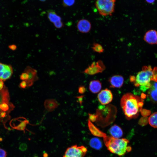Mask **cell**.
Returning <instances> with one entry per match:
<instances>
[{
	"label": "cell",
	"mask_w": 157,
	"mask_h": 157,
	"mask_svg": "<svg viewBox=\"0 0 157 157\" xmlns=\"http://www.w3.org/2000/svg\"><path fill=\"white\" fill-rule=\"evenodd\" d=\"M120 104L124 113L128 119L137 117L143 105L142 99L139 97L130 93L123 96Z\"/></svg>",
	"instance_id": "1"
},
{
	"label": "cell",
	"mask_w": 157,
	"mask_h": 157,
	"mask_svg": "<svg viewBox=\"0 0 157 157\" xmlns=\"http://www.w3.org/2000/svg\"><path fill=\"white\" fill-rule=\"evenodd\" d=\"M151 81L157 82V67L152 69L150 66H144L135 77L134 82L135 86H140L141 89L144 91L150 88Z\"/></svg>",
	"instance_id": "2"
},
{
	"label": "cell",
	"mask_w": 157,
	"mask_h": 157,
	"mask_svg": "<svg viewBox=\"0 0 157 157\" xmlns=\"http://www.w3.org/2000/svg\"><path fill=\"white\" fill-rule=\"evenodd\" d=\"M7 155L6 151L0 148V157H6Z\"/></svg>",
	"instance_id": "25"
},
{
	"label": "cell",
	"mask_w": 157,
	"mask_h": 157,
	"mask_svg": "<svg viewBox=\"0 0 157 157\" xmlns=\"http://www.w3.org/2000/svg\"><path fill=\"white\" fill-rule=\"evenodd\" d=\"M89 119L92 122L94 121L96 119L95 116H94V115H93L90 114H89Z\"/></svg>",
	"instance_id": "30"
},
{
	"label": "cell",
	"mask_w": 157,
	"mask_h": 157,
	"mask_svg": "<svg viewBox=\"0 0 157 157\" xmlns=\"http://www.w3.org/2000/svg\"><path fill=\"white\" fill-rule=\"evenodd\" d=\"M149 122L151 126L157 128V112L153 113L149 116Z\"/></svg>",
	"instance_id": "20"
},
{
	"label": "cell",
	"mask_w": 157,
	"mask_h": 157,
	"mask_svg": "<svg viewBox=\"0 0 157 157\" xmlns=\"http://www.w3.org/2000/svg\"><path fill=\"white\" fill-rule=\"evenodd\" d=\"M20 86L22 88H25L27 87L26 82L24 81H22L20 84Z\"/></svg>",
	"instance_id": "28"
},
{
	"label": "cell",
	"mask_w": 157,
	"mask_h": 157,
	"mask_svg": "<svg viewBox=\"0 0 157 157\" xmlns=\"http://www.w3.org/2000/svg\"><path fill=\"white\" fill-rule=\"evenodd\" d=\"M28 74L25 72H24L20 76V79L22 81H26L28 80Z\"/></svg>",
	"instance_id": "23"
},
{
	"label": "cell",
	"mask_w": 157,
	"mask_h": 157,
	"mask_svg": "<svg viewBox=\"0 0 157 157\" xmlns=\"http://www.w3.org/2000/svg\"><path fill=\"white\" fill-rule=\"evenodd\" d=\"M90 146L96 150L100 149L102 147V143L101 140L97 138L91 139L89 142Z\"/></svg>",
	"instance_id": "18"
},
{
	"label": "cell",
	"mask_w": 157,
	"mask_h": 157,
	"mask_svg": "<svg viewBox=\"0 0 157 157\" xmlns=\"http://www.w3.org/2000/svg\"><path fill=\"white\" fill-rule=\"evenodd\" d=\"M75 2V0H63V4L65 7L72 6Z\"/></svg>",
	"instance_id": "22"
},
{
	"label": "cell",
	"mask_w": 157,
	"mask_h": 157,
	"mask_svg": "<svg viewBox=\"0 0 157 157\" xmlns=\"http://www.w3.org/2000/svg\"><path fill=\"white\" fill-rule=\"evenodd\" d=\"M43 157H48V154L47 153H44L43 154Z\"/></svg>",
	"instance_id": "34"
},
{
	"label": "cell",
	"mask_w": 157,
	"mask_h": 157,
	"mask_svg": "<svg viewBox=\"0 0 157 157\" xmlns=\"http://www.w3.org/2000/svg\"><path fill=\"white\" fill-rule=\"evenodd\" d=\"M147 3L150 4H153L154 3L155 0H145Z\"/></svg>",
	"instance_id": "33"
},
{
	"label": "cell",
	"mask_w": 157,
	"mask_h": 157,
	"mask_svg": "<svg viewBox=\"0 0 157 157\" xmlns=\"http://www.w3.org/2000/svg\"><path fill=\"white\" fill-rule=\"evenodd\" d=\"M44 105L45 108L48 111L51 112L57 108L58 103L55 99H49L45 101Z\"/></svg>",
	"instance_id": "15"
},
{
	"label": "cell",
	"mask_w": 157,
	"mask_h": 157,
	"mask_svg": "<svg viewBox=\"0 0 157 157\" xmlns=\"http://www.w3.org/2000/svg\"><path fill=\"white\" fill-rule=\"evenodd\" d=\"M9 48L12 50H15L16 49L17 46L15 44H11L9 46Z\"/></svg>",
	"instance_id": "31"
},
{
	"label": "cell",
	"mask_w": 157,
	"mask_h": 157,
	"mask_svg": "<svg viewBox=\"0 0 157 157\" xmlns=\"http://www.w3.org/2000/svg\"><path fill=\"white\" fill-rule=\"evenodd\" d=\"M104 142L107 149L111 152L119 156L124 155L126 152H130L131 147L127 146L129 140L125 138H116L112 136H106L103 138Z\"/></svg>",
	"instance_id": "3"
},
{
	"label": "cell",
	"mask_w": 157,
	"mask_h": 157,
	"mask_svg": "<svg viewBox=\"0 0 157 157\" xmlns=\"http://www.w3.org/2000/svg\"><path fill=\"white\" fill-rule=\"evenodd\" d=\"M149 94L151 99L154 101H157V82H155L149 88Z\"/></svg>",
	"instance_id": "19"
},
{
	"label": "cell",
	"mask_w": 157,
	"mask_h": 157,
	"mask_svg": "<svg viewBox=\"0 0 157 157\" xmlns=\"http://www.w3.org/2000/svg\"><path fill=\"white\" fill-rule=\"evenodd\" d=\"M109 132L111 136L116 138H120L123 135V132L121 128L116 124L113 125L110 128Z\"/></svg>",
	"instance_id": "14"
},
{
	"label": "cell",
	"mask_w": 157,
	"mask_h": 157,
	"mask_svg": "<svg viewBox=\"0 0 157 157\" xmlns=\"http://www.w3.org/2000/svg\"><path fill=\"white\" fill-rule=\"evenodd\" d=\"M86 91V89L83 86H80L78 88V92L81 94H83Z\"/></svg>",
	"instance_id": "26"
},
{
	"label": "cell",
	"mask_w": 157,
	"mask_h": 157,
	"mask_svg": "<svg viewBox=\"0 0 157 157\" xmlns=\"http://www.w3.org/2000/svg\"><path fill=\"white\" fill-rule=\"evenodd\" d=\"M47 15L49 20L53 24L61 21V17L57 15L55 11L53 10H49L47 12Z\"/></svg>",
	"instance_id": "17"
},
{
	"label": "cell",
	"mask_w": 157,
	"mask_h": 157,
	"mask_svg": "<svg viewBox=\"0 0 157 157\" xmlns=\"http://www.w3.org/2000/svg\"><path fill=\"white\" fill-rule=\"evenodd\" d=\"M40 1H45L46 0H39Z\"/></svg>",
	"instance_id": "35"
},
{
	"label": "cell",
	"mask_w": 157,
	"mask_h": 157,
	"mask_svg": "<svg viewBox=\"0 0 157 157\" xmlns=\"http://www.w3.org/2000/svg\"><path fill=\"white\" fill-rule=\"evenodd\" d=\"M4 86L3 81L0 80V90H3Z\"/></svg>",
	"instance_id": "32"
},
{
	"label": "cell",
	"mask_w": 157,
	"mask_h": 157,
	"mask_svg": "<svg viewBox=\"0 0 157 157\" xmlns=\"http://www.w3.org/2000/svg\"><path fill=\"white\" fill-rule=\"evenodd\" d=\"M116 0H96L95 6L99 14L106 16L111 15L115 10Z\"/></svg>",
	"instance_id": "4"
},
{
	"label": "cell",
	"mask_w": 157,
	"mask_h": 157,
	"mask_svg": "<svg viewBox=\"0 0 157 157\" xmlns=\"http://www.w3.org/2000/svg\"><path fill=\"white\" fill-rule=\"evenodd\" d=\"M27 148V145L24 143L21 144L19 147V149L21 151H24L26 150Z\"/></svg>",
	"instance_id": "29"
},
{
	"label": "cell",
	"mask_w": 157,
	"mask_h": 157,
	"mask_svg": "<svg viewBox=\"0 0 157 157\" xmlns=\"http://www.w3.org/2000/svg\"><path fill=\"white\" fill-rule=\"evenodd\" d=\"M98 99L99 102L103 105H106L112 101L113 96L111 91L108 89L102 90L98 94Z\"/></svg>",
	"instance_id": "8"
},
{
	"label": "cell",
	"mask_w": 157,
	"mask_h": 157,
	"mask_svg": "<svg viewBox=\"0 0 157 157\" xmlns=\"http://www.w3.org/2000/svg\"><path fill=\"white\" fill-rule=\"evenodd\" d=\"M88 125L90 131L94 136L103 138L107 136L106 133L102 132L96 127L89 120L88 121Z\"/></svg>",
	"instance_id": "13"
},
{
	"label": "cell",
	"mask_w": 157,
	"mask_h": 157,
	"mask_svg": "<svg viewBox=\"0 0 157 157\" xmlns=\"http://www.w3.org/2000/svg\"><path fill=\"white\" fill-rule=\"evenodd\" d=\"M92 48L93 51L99 53H102L104 51L102 46L100 44L97 43H93Z\"/></svg>",
	"instance_id": "21"
},
{
	"label": "cell",
	"mask_w": 157,
	"mask_h": 157,
	"mask_svg": "<svg viewBox=\"0 0 157 157\" xmlns=\"http://www.w3.org/2000/svg\"><path fill=\"white\" fill-rule=\"evenodd\" d=\"M144 40L147 42L151 44L157 43V31L151 30L147 31L144 36Z\"/></svg>",
	"instance_id": "11"
},
{
	"label": "cell",
	"mask_w": 157,
	"mask_h": 157,
	"mask_svg": "<svg viewBox=\"0 0 157 157\" xmlns=\"http://www.w3.org/2000/svg\"><path fill=\"white\" fill-rule=\"evenodd\" d=\"M101 88V84L100 82L97 80L91 81L89 84V89L93 93L99 92Z\"/></svg>",
	"instance_id": "16"
},
{
	"label": "cell",
	"mask_w": 157,
	"mask_h": 157,
	"mask_svg": "<svg viewBox=\"0 0 157 157\" xmlns=\"http://www.w3.org/2000/svg\"><path fill=\"white\" fill-rule=\"evenodd\" d=\"M24 72H26L28 75V80L25 81L26 82L27 87L31 86L35 82L39 79L37 70L31 66H27Z\"/></svg>",
	"instance_id": "9"
},
{
	"label": "cell",
	"mask_w": 157,
	"mask_h": 157,
	"mask_svg": "<svg viewBox=\"0 0 157 157\" xmlns=\"http://www.w3.org/2000/svg\"><path fill=\"white\" fill-rule=\"evenodd\" d=\"M54 26L57 28H60L63 26V24L62 21H58L53 24Z\"/></svg>",
	"instance_id": "24"
},
{
	"label": "cell",
	"mask_w": 157,
	"mask_h": 157,
	"mask_svg": "<svg viewBox=\"0 0 157 157\" xmlns=\"http://www.w3.org/2000/svg\"><path fill=\"white\" fill-rule=\"evenodd\" d=\"M78 31L83 33H86L90 31L91 25L90 22L87 19H83L79 20L77 24Z\"/></svg>",
	"instance_id": "10"
},
{
	"label": "cell",
	"mask_w": 157,
	"mask_h": 157,
	"mask_svg": "<svg viewBox=\"0 0 157 157\" xmlns=\"http://www.w3.org/2000/svg\"><path fill=\"white\" fill-rule=\"evenodd\" d=\"M83 95L75 97L78 99L77 102H79L80 104L81 105H82L83 102Z\"/></svg>",
	"instance_id": "27"
},
{
	"label": "cell",
	"mask_w": 157,
	"mask_h": 157,
	"mask_svg": "<svg viewBox=\"0 0 157 157\" xmlns=\"http://www.w3.org/2000/svg\"><path fill=\"white\" fill-rule=\"evenodd\" d=\"M13 70L10 65L4 64L0 62V80L5 81L12 76Z\"/></svg>",
	"instance_id": "7"
},
{
	"label": "cell",
	"mask_w": 157,
	"mask_h": 157,
	"mask_svg": "<svg viewBox=\"0 0 157 157\" xmlns=\"http://www.w3.org/2000/svg\"><path fill=\"white\" fill-rule=\"evenodd\" d=\"M87 150L83 146H78L77 145L72 146L66 150L63 157H83Z\"/></svg>",
	"instance_id": "5"
},
{
	"label": "cell",
	"mask_w": 157,
	"mask_h": 157,
	"mask_svg": "<svg viewBox=\"0 0 157 157\" xmlns=\"http://www.w3.org/2000/svg\"><path fill=\"white\" fill-rule=\"evenodd\" d=\"M109 81L112 87L120 88L123 84L124 78L121 75H115L109 78Z\"/></svg>",
	"instance_id": "12"
},
{
	"label": "cell",
	"mask_w": 157,
	"mask_h": 157,
	"mask_svg": "<svg viewBox=\"0 0 157 157\" xmlns=\"http://www.w3.org/2000/svg\"><path fill=\"white\" fill-rule=\"evenodd\" d=\"M105 68V66L102 61L99 60L96 62H93L83 72L92 75L102 72Z\"/></svg>",
	"instance_id": "6"
}]
</instances>
